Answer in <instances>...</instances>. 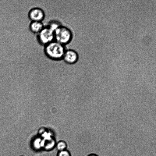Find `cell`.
I'll return each mask as SVG.
<instances>
[{
	"label": "cell",
	"instance_id": "6",
	"mask_svg": "<svg viewBox=\"0 0 156 156\" xmlns=\"http://www.w3.org/2000/svg\"><path fill=\"white\" fill-rule=\"evenodd\" d=\"M44 140L38 135L34 136L31 140L30 145L34 151H38L43 150Z\"/></svg>",
	"mask_w": 156,
	"mask_h": 156
},
{
	"label": "cell",
	"instance_id": "4",
	"mask_svg": "<svg viewBox=\"0 0 156 156\" xmlns=\"http://www.w3.org/2000/svg\"><path fill=\"white\" fill-rule=\"evenodd\" d=\"M28 16L32 21L41 22L45 17V13L41 9L34 8L29 11Z\"/></svg>",
	"mask_w": 156,
	"mask_h": 156
},
{
	"label": "cell",
	"instance_id": "8",
	"mask_svg": "<svg viewBox=\"0 0 156 156\" xmlns=\"http://www.w3.org/2000/svg\"><path fill=\"white\" fill-rule=\"evenodd\" d=\"M44 27L42 22L31 21L29 25V28L31 32L38 34Z\"/></svg>",
	"mask_w": 156,
	"mask_h": 156
},
{
	"label": "cell",
	"instance_id": "5",
	"mask_svg": "<svg viewBox=\"0 0 156 156\" xmlns=\"http://www.w3.org/2000/svg\"><path fill=\"white\" fill-rule=\"evenodd\" d=\"M79 56L77 52L73 50H66L63 58L64 60L67 63L73 64L78 61Z\"/></svg>",
	"mask_w": 156,
	"mask_h": 156
},
{
	"label": "cell",
	"instance_id": "2",
	"mask_svg": "<svg viewBox=\"0 0 156 156\" xmlns=\"http://www.w3.org/2000/svg\"><path fill=\"white\" fill-rule=\"evenodd\" d=\"M73 38V34L68 27L60 25L54 31V41L64 45L69 43Z\"/></svg>",
	"mask_w": 156,
	"mask_h": 156
},
{
	"label": "cell",
	"instance_id": "1",
	"mask_svg": "<svg viewBox=\"0 0 156 156\" xmlns=\"http://www.w3.org/2000/svg\"><path fill=\"white\" fill-rule=\"evenodd\" d=\"M65 45L55 41L45 46L44 51L46 55L54 60L62 59L66 51Z\"/></svg>",
	"mask_w": 156,
	"mask_h": 156
},
{
	"label": "cell",
	"instance_id": "11",
	"mask_svg": "<svg viewBox=\"0 0 156 156\" xmlns=\"http://www.w3.org/2000/svg\"><path fill=\"white\" fill-rule=\"evenodd\" d=\"M87 156H98V155L95 154H91L88 155Z\"/></svg>",
	"mask_w": 156,
	"mask_h": 156
},
{
	"label": "cell",
	"instance_id": "9",
	"mask_svg": "<svg viewBox=\"0 0 156 156\" xmlns=\"http://www.w3.org/2000/svg\"><path fill=\"white\" fill-rule=\"evenodd\" d=\"M67 144L66 142L63 140H60L56 143L55 148L58 151L67 149Z\"/></svg>",
	"mask_w": 156,
	"mask_h": 156
},
{
	"label": "cell",
	"instance_id": "12",
	"mask_svg": "<svg viewBox=\"0 0 156 156\" xmlns=\"http://www.w3.org/2000/svg\"><path fill=\"white\" fill-rule=\"evenodd\" d=\"M19 156H25V155H23V154H20V155Z\"/></svg>",
	"mask_w": 156,
	"mask_h": 156
},
{
	"label": "cell",
	"instance_id": "7",
	"mask_svg": "<svg viewBox=\"0 0 156 156\" xmlns=\"http://www.w3.org/2000/svg\"><path fill=\"white\" fill-rule=\"evenodd\" d=\"M44 140V145L43 150L46 151H50L55 148L56 144L55 137L46 140Z\"/></svg>",
	"mask_w": 156,
	"mask_h": 156
},
{
	"label": "cell",
	"instance_id": "10",
	"mask_svg": "<svg viewBox=\"0 0 156 156\" xmlns=\"http://www.w3.org/2000/svg\"><path fill=\"white\" fill-rule=\"evenodd\" d=\"M57 156H72L70 152L66 149L61 151H58Z\"/></svg>",
	"mask_w": 156,
	"mask_h": 156
},
{
	"label": "cell",
	"instance_id": "3",
	"mask_svg": "<svg viewBox=\"0 0 156 156\" xmlns=\"http://www.w3.org/2000/svg\"><path fill=\"white\" fill-rule=\"evenodd\" d=\"M37 39L40 44L46 45L54 41V30L49 26L44 27L38 34Z\"/></svg>",
	"mask_w": 156,
	"mask_h": 156
}]
</instances>
